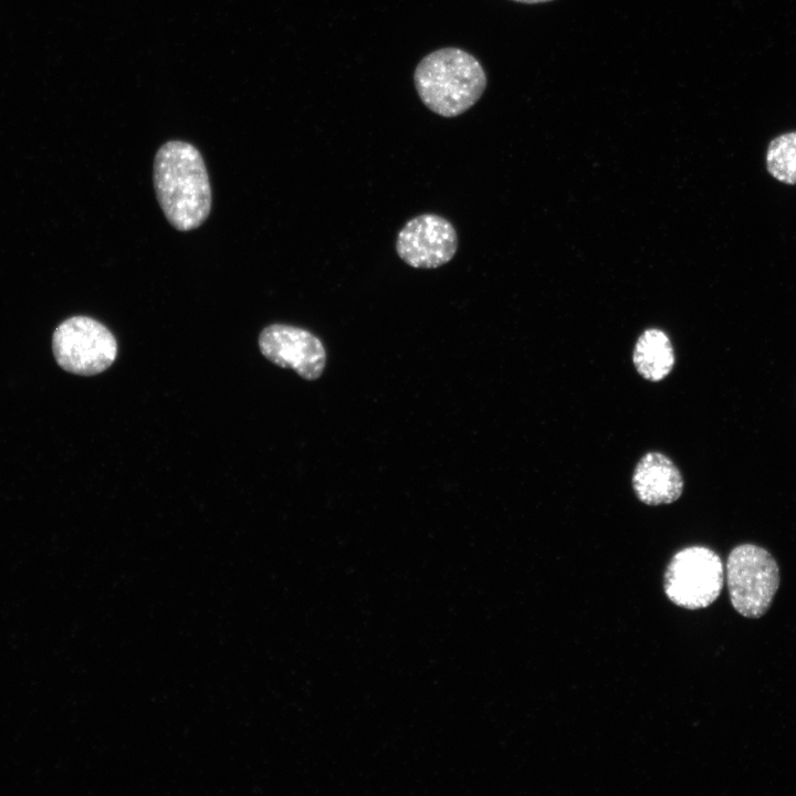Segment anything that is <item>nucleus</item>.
Returning <instances> with one entry per match:
<instances>
[{
  "mask_svg": "<svg viewBox=\"0 0 796 796\" xmlns=\"http://www.w3.org/2000/svg\"><path fill=\"white\" fill-rule=\"evenodd\" d=\"M512 1L534 4V3H542V2H547V1H552V0H512Z\"/></svg>",
  "mask_w": 796,
  "mask_h": 796,
  "instance_id": "obj_11",
  "label": "nucleus"
},
{
  "mask_svg": "<svg viewBox=\"0 0 796 796\" xmlns=\"http://www.w3.org/2000/svg\"><path fill=\"white\" fill-rule=\"evenodd\" d=\"M154 189L168 222L179 231L200 227L211 210V187L200 151L190 143L169 140L154 159Z\"/></svg>",
  "mask_w": 796,
  "mask_h": 796,
  "instance_id": "obj_1",
  "label": "nucleus"
},
{
  "mask_svg": "<svg viewBox=\"0 0 796 796\" xmlns=\"http://www.w3.org/2000/svg\"><path fill=\"white\" fill-rule=\"evenodd\" d=\"M262 355L282 368H292L302 378H318L326 364V352L321 339L307 329L271 324L259 336Z\"/></svg>",
  "mask_w": 796,
  "mask_h": 796,
  "instance_id": "obj_7",
  "label": "nucleus"
},
{
  "mask_svg": "<svg viewBox=\"0 0 796 796\" xmlns=\"http://www.w3.org/2000/svg\"><path fill=\"white\" fill-rule=\"evenodd\" d=\"M766 166L775 179L796 184V132L782 134L769 143Z\"/></svg>",
  "mask_w": 796,
  "mask_h": 796,
  "instance_id": "obj_10",
  "label": "nucleus"
},
{
  "mask_svg": "<svg viewBox=\"0 0 796 796\" xmlns=\"http://www.w3.org/2000/svg\"><path fill=\"white\" fill-rule=\"evenodd\" d=\"M413 81L422 103L443 117L468 111L486 86L481 63L458 48H442L426 55L415 70Z\"/></svg>",
  "mask_w": 796,
  "mask_h": 796,
  "instance_id": "obj_2",
  "label": "nucleus"
},
{
  "mask_svg": "<svg viewBox=\"0 0 796 796\" xmlns=\"http://www.w3.org/2000/svg\"><path fill=\"white\" fill-rule=\"evenodd\" d=\"M632 489L645 504H669L681 496L683 478L670 458L651 451L637 463L632 474Z\"/></svg>",
  "mask_w": 796,
  "mask_h": 796,
  "instance_id": "obj_8",
  "label": "nucleus"
},
{
  "mask_svg": "<svg viewBox=\"0 0 796 796\" xmlns=\"http://www.w3.org/2000/svg\"><path fill=\"white\" fill-rule=\"evenodd\" d=\"M725 574L732 607L746 618L764 616L779 587L773 555L758 545L740 544L727 556Z\"/></svg>",
  "mask_w": 796,
  "mask_h": 796,
  "instance_id": "obj_3",
  "label": "nucleus"
},
{
  "mask_svg": "<svg viewBox=\"0 0 796 796\" xmlns=\"http://www.w3.org/2000/svg\"><path fill=\"white\" fill-rule=\"evenodd\" d=\"M458 250V234L452 223L434 213L408 220L396 240L398 256L416 269H434L452 260Z\"/></svg>",
  "mask_w": 796,
  "mask_h": 796,
  "instance_id": "obj_6",
  "label": "nucleus"
},
{
  "mask_svg": "<svg viewBox=\"0 0 796 796\" xmlns=\"http://www.w3.org/2000/svg\"><path fill=\"white\" fill-rule=\"evenodd\" d=\"M52 349L64 370L93 376L106 370L115 362L117 342L104 324L78 315L65 320L55 328Z\"/></svg>",
  "mask_w": 796,
  "mask_h": 796,
  "instance_id": "obj_5",
  "label": "nucleus"
},
{
  "mask_svg": "<svg viewBox=\"0 0 796 796\" xmlns=\"http://www.w3.org/2000/svg\"><path fill=\"white\" fill-rule=\"evenodd\" d=\"M632 362L637 371L647 380L660 381L674 365L672 344L661 329H646L638 338Z\"/></svg>",
  "mask_w": 796,
  "mask_h": 796,
  "instance_id": "obj_9",
  "label": "nucleus"
},
{
  "mask_svg": "<svg viewBox=\"0 0 796 796\" xmlns=\"http://www.w3.org/2000/svg\"><path fill=\"white\" fill-rule=\"evenodd\" d=\"M723 583L724 567L720 556L705 546H689L672 556L664 573L663 588L674 605L695 610L713 604Z\"/></svg>",
  "mask_w": 796,
  "mask_h": 796,
  "instance_id": "obj_4",
  "label": "nucleus"
}]
</instances>
